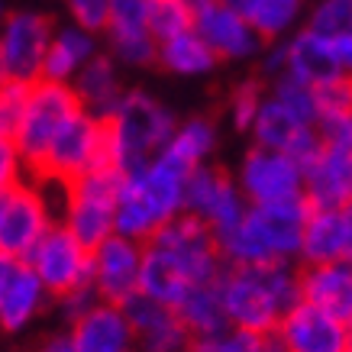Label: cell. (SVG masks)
Masks as SVG:
<instances>
[{"mask_svg":"<svg viewBox=\"0 0 352 352\" xmlns=\"http://www.w3.org/2000/svg\"><path fill=\"white\" fill-rule=\"evenodd\" d=\"M220 298H223L230 327L252 333H278L288 310L300 304V268L291 262L275 265H226L220 275Z\"/></svg>","mask_w":352,"mask_h":352,"instance_id":"6da1fadb","label":"cell"},{"mask_svg":"<svg viewBox=\"0 0 352 352\" xmlns=\"http://www.w3.org/2000/svg\"><path fill=\"white\" fill-rule=\"evenodd\" d=\"M310 204L288 201V204H265V207H249L243 223L223 233L220 256L226 265H275V262H300V245L307 230Z\"/></svg>","mask_w":352,"mask_h":352,"instance_id":"7a4b0ae2","label":"cell"},{"mask_svg":"<svg viewBox=\"0 0 352 352\" xmlns=\"http://www.w3.org/2000/svg\"><path fill=\"white\" fill-rule=\"evenodd\" d=\"M107 165L123 178L136 175L171 142L182 120L146 87H129L107 120Z\"/></svg>","mask_w":352,"mask_h":352,"instance_id":"3957f363","label":"cell"},{"mask_svg":"<svg viewBox=\"0 0 352 352\" xmlns=\"http://www.w3.org/2000/svg\"><path fill=\"white\" fill-rule=\"evenodd\" d=\"M81 107L75 87L72 85H58V81H39V85L30 87V97H26V110H23L20 123L13 129V142L20 149L26 168H30V178H39L45 165V155H49V146L52 139L58 136V129L75 117Z\"/></svg>","mask_w":352,"mask_h":352,"instance_id":"277c9868","label":"cell"},{"mask_svg":"<svg viewBox=\"0 0 352 352\" xmlns=\"http://www.w3.org/2000/svg\"><path fill=\"white\" fill-rule=\"evenodd\" d=\"M123 184V175L110 165L91 171L78 182L62 188V210L58 223H65L72 233L87 245H97L117 233V194Z\"/></svg>","mask_w":352,"mask_h":352,"instance_id":"5b68a950","label":"cell"},{"mask_svg":"<svg viewBox=\"0 0 352 352\" xmlns=\"http://www.w3.org/2000/svg\"><path fill=\"white\" fill-rule=\"evenodd\" d=\"M58 23L43 10H13L0 30V85H39Z\"/></svg>","mask_w":352,"mask_h":352,"instance_id":"8992f818","label":"cell"},{"mask_svg":"<svg viewBox=\"0 0 352 352\" xmlns=\"http://www.w3.org/2000/svg\"><path fill=\"white\" fill-rule=\"evenodd\" d=\"M104 165H107V123L87 110H78L52 139L43 175L36 182L65 188Z\"/></svg>","mask_w":352,"mask_h":352,"instance_id":"52a82bcc","label":"cell"},{"mask_svg":"<svg viewBox=\"0 0 352 352\" xmlns=\"http://www.w3.org/2000/svg\"><path fill=\"white\" fill-rule=\"evenodd\" d=\"M146 245L162 249L175 265L182 268L184 278L191 281L194 288L220 281V275H223V268H226L223 256H220L217 233L194 214H178L175 220H168L155 233V239Z\"/></svg>","mask_w":352,"mask_h":352,"instance_id":"ba28073f","label":"cell"},{"mask_svg":"<svg viewBox=\"0 0 352 352\" xmlns=\"http://www.w3.org/2000/svg\"><path fill=\"white\" fill-rule=\"evenodd\" d=\"M236 184L252 207L265 204L307 201L304 197V165L285 152H272L262 146H249L236 168Z\"/></svg>","mask_w":352,"mask_h":352,"instance_id":"9c48e42d","label":"cell"},{"mask_svg":"<svg viewBox=\"0 0 352 352\" xmlns=\"http://www.w3.org/2000/svg\"><path fill=\"white\" fill-rule=\"evenodd\" d=\"M58 223L52 201L45 194V182H23L7 194L3 223H0V256L30 258V252L43 243V236Z\"/></svg>","mask_w":352,"mask_h":352,"instance_id":"30bf717a","label":"cell"},{"mask_svg":"<svg viewBox=\"0 0 352 352\" xmlns=\"http://www.w3.org/2000/svg\"><path fill=\"white\" fill-rule=\"evenodd\" d=\"M52 298H65L91 285V249L65 223H55L26 258Z\"/></svg>","mask_w":352,"mask_h":352,"instance_id":"8fae6325","label":"cell"},{"mask_svg":"<svg viewBox=\"0 0 352 352\" xmlns=\"http://www.w3.org/2000/svg\"><path fill=\"white\" fill-rule=\"evenodd\" d=\"M252 204L236 184V175L223 171L220 165H201L188 182V197H184V214L201 217L204 223L217 233V239L230 233L233 226L243 223Z\"/></svg>","mask_w":352,"mask_h":352,"instance_id":"7c38bea8","label":"cell"},{"mask_svg":"<svg viewBox=\"0 0 352 352\" xmlns=\"http://www.w3.org/2000/svg\"><path fill=\"white\" fill-rule=\"evenodd\" d=\"M142 256L146 245L126 236H110L91 249V288L97 298L107 304H129L139 294V278H142Z\"/></svg>","mask_w":352,"mask_h":352,"instance_id":"4fadbf2b","label":"cell"},{"mask_svg":"<svg viewBox=\"0 0 352 352\" xmlns=\"http://www.w3.org/2000/svg\"><path fill=\"white\" fill-rule=\"evenodd\" d=\"M252 146L272 152H285L291 159H298L300 165H307L320 155L323 136L317 123H307L304 117H298L291 107H285L278 97L268 94L262 110H258L256 123H252Z\"/></svg>","mask_w":352,"mask_h":352,"instance_id":"5bb4252c","label":"cell"},{"mask_svg":"<svg viewBox=\"0 0 352 352\" xmlns=\"http://www.w3.org/2000/svg\"><path fill=\"white\" fill-rule=\"evenodd\" d=\"M194 30L201 32L204 43L214 49L220 62H258L268 45L252 30V23L223 0H210L194 13Z\"/></svg>","mask_w":352,"mask_h":352,"instance_id":"9a60e30c","label":"cell"},{"mask_svg":"<svg viewBox=\"0 0 352 352\" xmlns=\"http://www.w3.org/2000/svg\"><path fill=\"white\" fill-rule=\"evenodd\" d=\"M49 300L55 298L26 258L0 256V330H26L49 307Z\"/></svg>","mask_w":352,"mask_h":352,"instance_id":"2e32d148","label":"cell"},{"mask_svg":"<svg viewBox=\"0 0 352 352\" xmlns=\"http://www.w3.org/2000/svg\"><path fill=\"white\" fill-rule=\"evenodd\" d=\"M278 340L288 352H346L352 346V327L300 300L281 320Z\"/></svg>","mask_w":352,"mask_h":352,"instance_id":"e0dca14e","label":"cell"},{"mask_svg":"<svg viewBox=\"0 0 352 352\" xmlns=\"http://www.w3.org/2000/svg\"><path fill=\"white\" fill-rule=\"evenodd\" d=\"M123 307H126V317L133 323V333H136L139 352H188L191 333L175 307L159 304L146 294H136Z\"/></svg>","mask_w":352,"mask_h":352,"instance_id":"ac0fdd59","label":"cell"},{"mask_svg":"<svg viewBox=\"0 0 352 352\" xmlns=\"http://www.w3.org/2000/svg\"><path fill=\"white\" fill-rule=\"evenodd\" d=\"M75 352H136V333L126 307L97 300L81 320L68 327Z\"/></svg>","mask_w":352,"mask_h":352,"instance_id":"d6986e66","label":"cell"},{"mask_svg":"<svg viewBox=\"0 0 352 352\" xmlns=\"http://www.w3.org/2000/svg\"><path fill=\"white\" fill-rule=\"evenodd\" d=\"M304 197L314 210H340L352 204V155L323 142L320 155L304 165Z\"/></svg>","mask_w":352,"mask_h":352,"instance_id":"ffe728a7","label":"cell"},{"mask_svg":"<svg viewBox=\"0 0 352 352\" xmlns=\"http://www.w3.org/2000/svg\"><path fill=\"white\" fill-rule=\"evenodd\" d=\"M300 298L352 327V258L300 265Z\"/></svg>","mask_w":352,"mask_h":352,"instance_id":"44dd1931","label":"cell"},{"mask_svg":"<svg viewBox=\"0 0 352 352\" xmlns=\"http://www.w3.org/2000/svg\"><path fill=\"white\" fill-rule=\"evenodd\" d=\"M285 55H288V72L285 75H294L314 87L346 75L340 65V55H336V43L320 36V32L307 30V26H300L294 36L285 39Z\"/></svg>","mask_w":352,"mask_h":352,"instance_id":"7402d4cb","label":"cell"},{"mask_svg":"<svg viewBox=\"0 0 352 352\" xmlns=\"http://www.w3.org/2000/svg\"><path fill=\"white\" fill-rule=\"evenodd\" d=\"M100 39H104V36H97V32L85 30V26H78V23L55 26L43 78L45 81H58V85H72V81L85 72V65L104 52Z\"/></svg>","mask_w":352,"mask_h":352,"instance_id":"603a6c76","label":"cell"},{"mask_svg":"<svg viewBox=\"0 0 352 352\" xmlns=\"http://www.w3.org/2000/svg\"><path fill=\"white\" fill-rule=\"evenodd\" d=\"M72 87H75L81 107L100 120H107L110 113L120 107L123 94L129 91V87L123 85V68H120V62L107 49L85 65V72L72 81Z\"/></svg>","mask_w":352,"mask_h":352,"instance_id":"cb8c5ba5","label":"cell"},{"mask_svg":"<svg viewBox=\"0 0 352 352\" xmlns=\"http://www.w3.org/2000/svg\"><path fill=\"white\" fill-rule=\"evenodd\" d=\"M223 3L243 13L268 45L285 43L288 36H294L304 26L310 7L307 0H223Z\"/></svg>","mask_w":352,"mask_h":352,"instance_id":"d4e9b609","label":"cell"},{"mask_svg":"<svg viewBox=\"0 0 352 352\" xmlns=\"http://www.w3.org/2000/svg\"><path fill=\"white\" fill-rule=\"evenodd\" d=\"M168 220L152 204V197L139 184V178L136 175H126L117 194V236H126V239H136V243L146 245L155 239V233Z\"/></svg>","mask_w":352,"mask_h":352,"instance_id":"484cf974","label":"cell"},{"mask_svg":"<svg viewBox=\"0 0 352 352\" xmlns=\"http://www.w3.org/2000/svg\"><path fill=\"white\" fill-rule=\"evenodd\" d=\"M217 65H220V58L204 43V36L197 30L171 36L159 45V68L175 78H207Z\"/></svg>","mask_w":352,"mask_h":352,"instance_id":"4316f807","label":"cell"},{"mask_svg":"<svg viewBox=\"0 0 352 352\" xmlns=\"http://www.w3.org/2000/svg\"><path fill=\"white\" fill-rule=\"evenodd\" d=\"M191 281L184 278V272L175 262H171L162 249L155 245H146V256H142V278H139V294L159 300V304H168V307L178 310L188 294H191Z\"/></svg>","mask_w":352,"mask_h":352,"instance_id":"83f0119b","label":"cell"},{"mask_svg":"<svg viewBox=\"0 0 352 352\" xmlns=\"http://www.w3.org/2000/svg\"><path fill=\"white\" fill-rule=\"evenodd\" d=\"M346 258V233H342L340 210H314L310 207L304 245H300V265H327Z\"/></svg>","mask_w":352,"mask_h":352,"instance_id":"f1b7e54d","label":"cell"},{"mask_svg":"<svg viewBox=\"0 0 352 352\" xmlns=\"http://www.w3.org/2000/svg\"><path fill=\"white\" fill-rule=\"evenodd\" d=\"M217 146H220V129L217 120L210 117H188L178 123L171 142L165 146V155H171L175 162H182L184 168L197 171L201 165H210Z\"/></svg>","mask_w":352,"mask_h":352,"instance_id":"f546056e","label":"cell"},{"mask_svg":"<svg viewBox=\"0 0 352 352\" xmlns=\"http://www.w3.org/2000/svg\"><path fill=\"white\" fill-rule=\"evenodd\" d=\"M178 317L184 320L191 340L226 330V327H230V317H226L223 298H220V285L214 281V285H197V288H191V294L178 304Z\"/></svg>","mask_w":352,"mask_h":352,"instance_id":"4dcf8cb0","label":"cell"},{"mask_svg":"<svg viewBox=\"0 0 352 352\" xmlns=\"http://www.w3.org/2000/svg\"><path fill=\"white\" fill-rule=\"evenodd\" d=\"M188 352H288L278 340V333H252L239 327H226L210 336L191 340Z\"/></svg>","mask_w":352,"mask_h":352,"instance_id":"1f68e13d","label":"cell"},{"mask_svg":"<svg viewBox=\"0 0 352 352\" xmlns=\"http://www.w3.org/2000/svg\"><path fill=\"white\" fill-rule=\"evenodd\" d=\"M159 39L155 32H110L104 36V49L120 62V68H133L142 72L149 65H159Z\"/></svg>","mask_w":352,"mask_h":352,"instance_id":"d6a6232c","label":"cell"},{"mask_svg":"<svg viewBox=\"0 0 352 352\" xmlns=\"http://www.w3.org/2000/svg\"><path fill=\"white\" fill-rule=\"evenodd\" d=\"M268 97V85L262 78H245L239 85H233V91L226 94V120L236 133H252L258 110Z\"/></svg>","mask_w":352,"mask_h":352,"instance_id":"836d02e7","label":"cell"},{"mask_svg":"<svg viewBox=\"0 0 352 352\" xmlns=\"http://www.w3.org/2000/svg\"><path fill=\"white\" fill-rule=\"evenodd\" d=\"M304 26L333 43L342 36H352V0H314L307 7Z\"/></svg>","mask_w":352,"mask_h":352,"instance_id":"e575fe53","label":"cell"},{"mask_svg":"<svg viewBox=\"0 0 352 352\" xmlns=\"http://www.w3.org/2000/svg\"><path fill=\"white\" fill-rule=\"evenodd\" d=\"M268 94L278 97L285 107H291L298 117L307 123H320V107H317V87L300 81L294 75H281L275 81H268Z\"/></svg>","mask_w":352,"mask_h":352,"instance_id":"d590c367","label":"cell"},{"mask_svg":"<svg viewBox=\"0 0 352 352\" xmlns=\"http://www.w3.org/2000/svg\"><path fill=\"white\" fill-rule=\"evenodd\" d=\"M149 30L155 32L159 43H165L171 36H182V32L194 30V16L184 0H152Z\"/></svg>","mask_w":352,"mask_h":352,"instance_id":"8d00e7d4","label":"cell"},{"mask_svg":"<svg viewBox=\"0 0 352 352\" xmlns=\"http://www.w3.org/2000/svg\"><path fill=\"white\" fill-rule=\"evenodd\" d=\"M152 20V0H113L110 3V32H146Z\"/></svg>","mask_w":352,"mask_h":352,"instance_id":"74e56055","label":"cell"},{"mask_svg":"<svg viewBox=\"0 0 352 352\" xmlns=\"http://www.w3.org/2000/svg\"><path fill=\"white\" fill-rule=\"evenodd\" d=\"M317 107H320V120L330 117H342L352 110V75H340L317 85Z\"/></svg>","mask_w":352,"mask_h":352,"instance_id":"f35d334b","label":"cell"},{"mask_svg":"<svg viewBox=\"0 0 352 352\" xmlns=\"http://www.w3.org/2000/svg\"><path fill=\"white\" fill-rule=\"evenodd\" d=\"M110 3L113 0H65L68 23H78V26L104 36L110 26Z\"/></svg>","mask_w":352,"mask_h":352,"instance_id":"ab89813d","label":"cell"},{"mask_svg":"<svg viewBox=\"0 0 352 352\" xmlns=\"http://www.w3.org/2000/svg\"><path fill=\"white\" fill-rule=\"evenodd\" d=\"M23 182H30V168H26L16 142L10 136H0V194H10Z\"/></svg>","mask_w":352,"mask_h":352,"instance_id":"60d3db41","label":"cell"},{"mask_svg":"<svg viewBox=\"0 0 352 352\" xmlns=\"http://www.w3.org/2000/svg\"><path fill=\"white\" fill-rule=\"evenodd\" d=\"M30 87L32 85H0V133L3 136H13V129L26 110Z\"/></svg>","mask_w":352,"mask_h":352,"instance_id":"b9f144b4","label":"cell"},{"mask_svg":"<svg viewBox=\"0 0 352 352\" xmlns=\"http://www.w3.org/2000/svg\"><path fill=\"white\" fill-rule=\"evenodd\" d=\"M97 300H100L97 291L87 285V288H78V291H72V294H65V298H55V307H58V317H62L65 323H75L94 307Z\"/></svg>","mask_w":352,"mask_h":352,"instance_id":"7bdbcfd3","label":"cell"},{"mask_svg":"<svg viewBox=\"0 0 352 352\" xmlns=\"http://www.w3.org/2000/svg\"><path fill=\"white\" fill-rule=\"evenodd\" d=\"M317 129H320V136L327 146H333V149H342L352 155V110L349 113H342V117H330V120H320L317 123Z\"/></svg>","mask_w":352,"mask_h":352,"instance_id":"ee69618b","label":"cell"},{"mask_svg":"<svg viewBox=\"0 0 352 352\" xmlns=\"http://www.w3.org/2000/svg\"><path fill=\"white\" fill-rule=\"evenodd\" d=\"M36 352H75V346H72V336H68V333H62V336H52V340H45Z\"/></svg>","mask_w":352,"mask_h":352,"instance_id":"f6af8a7d","label":"cell"},{"mask_svg":"<svg viewBox=\"0 0 352 352\" xmlns=\"http://www.w3.org/2000/svg\"><path fill=\"white\" fill-rule=\"evenodd\" d=\"M342 214V233H346V258H352V204L340 207Z\"/></svg>","mask_w":352,"mask_h":352,"instance_id":"bcb514c9","label":"cell"},{"mask_svg":"<svg viewBox=\"0 0 352 352\" xmlns=\"http://www.w3.org/2000/svg\"><path fill=\"white\" fill-rule=\"evenodd\" d=\"M3 207H7V194H0V223H3Z\"/></svg>","mask_w":352,"mask_h":352,"instance_id":"7dc6e473","label":"cell"},{"mask_svg":"<svg viewBox=\"0 0 352 352\" xmlns=\"http://www.w3.org/2000/svg\"><path fill=\"white\" fill-rule=\"evenodd\" d=\"M3 20H7V10H3V3H0V30H3Z\"/></svg>","mask_w":352,"mask_h":352,"instance_id":"c3c4849f","label":"cell"},{"mask_svg":"<svg viewBox=\"0 0 352 352\" xmlns=\"http://www.w3.org/2000/svg\"><path fill=\"white\" fill-rule=\"evenodd\" d=\"M346 352H352V346H349V349H346Z\"/></svg>","mask_w":352,"mask_h":352,"instance_id":"681fc988","label":"cell"},{"mask_svg":"<svg viewBox=\"0 0 352 352\" xmlns=\"http://www.w3.org/2000/svg\"><path fill=\"white\" fill-rule=\"evenodd\" d=\"M0 136H3V133H0Z\"/></svg>","mask_w":352,"mask_h":352,"instance_id":"f907efd6","label":"cell"},{"mask_svg":"<svg viewBox=\"0 0 352 352\" xmlns=\"http://www.w3.org/2000/svg\"><path fill=\"white\" fill-rule=\"evenodd\" d=\"M136 352H139V349H136Z\"/></svg>","mask_w":352,"mask_h":352,"instance_id":"816d5d0a","label":"cell"}]
</instances>
